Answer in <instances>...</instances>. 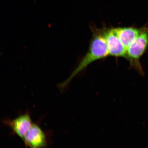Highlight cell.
Returning <instances> with one entry per match:
<instances>
[{"label":"cell","instance_id":"cell-5","mask_svg":"<svg viewBox=\"0 0 148 148\" xmlns=\"http://www.w3.org/2000/svg\"><path fill=\"white\" fill-rule=\"evenodd\" d=\"M25 146L33 148L45 147L47 145V136L41 127L33 123L29 132L23 140Z\"/></svg>","mask_w":148,"mask_h":148},{"label":"cell","instance_id":"cell-3","mask_svg":"<svg viewBox=\"0 0 148 148\" xmlns=\"http://www.w3.org/2000/svg\"><path fill=\"white\" fill-rule=\"evenodd\" d=\"M102 29L109 56L126 59V50L120 41L115 28L103 27Z\"/></svg>","mask_w":148,"mask_h":148},{"label":"cell","instance_id":"cell-4","mask_svg":"<svg viewBox=\"0 0 148 148\" xmlns=\"http://www.w3.org/2000/svg\"><path fill=\"white\" fill-rule=\"evenodd\" d=\"M4 123L12 132L23 140L32 127L33 123L28 112L22 114L12 120H6Z\"/></svg>","mask_w":148,"mask_h":148},{"label":"cell","instance_id":"cell-1","mask_svg":"<svg viewBox=\"0 0 148 148\" xmlns=\"http://www.w3.org/2000/svg\"><path fill=\"white\" fill-rule=\"evenodd\" d=\"M92 30V37L88 51L69 77L58 85L61 89H64L74 77L86 69L92 63L109 56L102 29L93 28Z\"/></svg>","mask_w":148,"mask_h":148},{"label":"cell","instance_id":"cell-2","mask_svg":"<svg viewBox=\"0 0 148 148\" xmlns=\"http://www.w3.org/2000/svg\"><path fill=\"white\" fill-rule=\"evenodd\" d=\"M148 47V25L141 27L137 38L127 49L126 59L140 75L144 77V73L140 62V58Z\"/></svg>","mask_w":148,"mask_h":148},{"label":"cell","instance_id":"cell-6","mask_svg":"<svg viewBox=\"0 0 148 148\" xmlns=\"http://www.w3.org/2000/svg\"><path fill=\"white\" fill-rule=\"evenodd\" d=\"M115 29L120 41L127 51L137 38L141 27H118L115 28Z\"/></svg>","mask_w":148,"mask_h":148}]
</instances>
